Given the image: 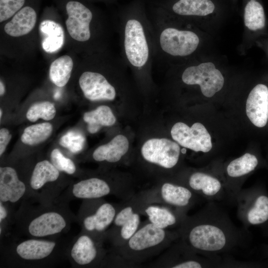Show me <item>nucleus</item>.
Segmentation results:
<instances>
[{
	"instance_id": "1",
	"label": "nucleus",
	"mask_w": 268,
	"mask_h": 268,
	"mask_svg": "<svg viewBox=\"0 0 268 268\" xmlns=\"http://www.w3.org/2000/svg\"><path fill=\"white\" fill-rule=\"evenodd\" d=\"M177 230L179 239L194 252L210 258L245 247L250 239L247 228H239L214 201L195 214L186 215Z\"/></svg>"
},
{
	"instance_id": "2",
	"label": "nucleus",
	"mask_w": 268,
	"mask_h": 268,
	"mask_svg": "<svg viewBox=\"0 0 268 268\" xmlns=\"http://www.w3.org/2000/svg\"><path fill=\"white\" fill-rule=\"evenodd\" d=\"M122 60L137 75H147L155 59L147 0H132L118 13Z\"/></svg>"
},
{
	"instance_id": "3",
	"label": "nucleus",
	"mask_w": 268,
	"mask_h": 268,
	"mask_svg": "<svg viewBox=\"0 0 268 268\" xmlns=\"http://www.w3.org/2000/svg\"><path fill=\"white\" fill-rule=\"evenodd\" d=\"M36 201L38 204H33L27 199L23 200L14 214L13 222L21 235L27 238H59L69 230L72 222L77 221L69 208L68 201L62 196L50 203Z\"/></svg>"
},
{
	"instance_id": "4",
	"label": "nucleus",
	"mask_w": 268,
	"mask_h": 268,
	"mask_svg": "<svg viewBox=\"0 0 268 268\" xmlns=\"http://www.w3.org/2000/svg\"><path fill=\"white\" fill-rule=\"evenodd\" d=\"M179 238L177 230L158 228L148 220L123 245L112 247L102 266H132L166 250Z\"/></svg>"
},
{
	"instance_id": "5",
	"label": "nucleus",
	"mask_w": 268,
	"mask_h": 268,
	"mask_svg": "<svg viewBox=\"0 0 268 268\" xmlns=\"http://www.w3.org/2000/svg\"><path fill=\"white\" fill-rule=\"evenodd\" d=\"M71 240L63 238H28L12 242L2 250V262L6 266L46 267L67 258Z\"/></svg>"
},
{
	"instance_id": "6",
	"label": "nucleus",
	"mask_w": 268,
	"mask_h": 268,
	"mask_svg": "<svg viewBox=\"0 0 268 268\" xmlns=\"http://www.w3.org/2000/svg\"><path fill=\"white\" fill-rule=\"evenodd\" d=\"M148 12L153 29L155 59L162 63L173 58L189 57L196 51L200 39L195 32L180 29L166 17Z\"/></svg>"
},
{
	"instance_id": "7",
	"label": "nucleus",
	"mask_w": 268,
	"mask_h": 268,
	"mask_svg": "<svg viewBox=\"0 0 268 268\" xmlns=\"http://www.w3.org/2000/svg\"><path fill=\"white\" fill-rule=\"evenodd\" d=\"M67 18V31L74 40L86 44L90 54L104 50V25L103 20L93 7L77 0L68 1L66 4Z\"/></svg>"
},
{
	"instance_id": "8",
	"label": "nucleus",
	"mask_w": 268,
	"mask_h": 268,
	"mask_svg": "<svg viewBox=\"0 0 268 268\" xmlns=\"http://www.w3.org/2000/svg\"><path fill=\"white\" fill-rule=\"evenodd\" d=\"M119 207L120 204L111 203L103 198L83 200L77 217L81 231L105 242L106 232Z\"/></svg>"
},
{
	"instance_id": "9",
	"label": "nucleus",
	"mask_w": 268,
	"mask_h": 268,
	"mask_svg": "<svg viewBox=\"0 0 268 268\" xmlns=\"http://www.w3.org/2000/svg\"><path fill=\"white\" fill-rule=\"evenodd\" d=\"M141 202L165 205L187 213L199 196L177 182L165 181L154 188L135 194Z\"/></svg>"
},
{
	"instance_id": "10",
	"label": "nucleus",
	"mask_w": 268,
	"mask_h": 268,
	"mask_svg": "<svg viewBox=\"0 0 268 268\" xmlns=\"http://www.w3.org/2000/svg\"><path fill=\"white\" fill-rule=\"evenodd\" d=\"M134 194L130 184L111 183L101 178L92 177L73 184L62 196L69 201L73 199H95L114 195L126 201Z\"/></svg>"
},
{
	"instance_id": "11",
	"label": "nucleus",
	"mask_w": 268,
	"mask_h": 268,
	"mask_svg": "<svg viewBox=\"0 0 268 268\" xmlns=\"http://www.w3.org/2000/svg\"><path fill=\"white\" fill-rule=\"evenodd\" d=\"M60 176V171L51 161L43 160L37 162L27 184V198L43 203L53 202L64 190L54 184L58 182Z\"/></svg>"
},
{
	"instance_id": "12",
	"label": "nucleus",
	"mask_w": 268,
	"mask_h": 268,
	"mask_svg": "<svg viewBox=\"0 0 268 268\" xmlns=\"http://www.w3.org/2000/svg\"><path fill=\"white\" fill-rule=\"evenodd\" d=\"M235 204L237 217L246 228L268 221V195L265 190L258 187L241 189Z\"/></svg>"
},
{
	"instance_id": "13",
	"label": "nucleus",
	"mask_w": 268,
	"mask_h": 268,
	"mask_svg": "<svg viewBox=\"0 0 268 268\" xmlns=\"http://www.w3.org/2000/svg\"><path fill=\"white\" fill-rule=\"evenodd\" d=\"M152 265L154 267L172 268H215L222 266L220 258L198 254L179 238Z\"/></svg>"
},
{
	"instance_id": "14",
	"label": "nucleus",
	"mask_w": 268,
	"mask_h": 268,
	"mask_svg": "<svg viewBox=\"0 0 268 268\" xmlns=\"http://www.w3.org/2000/svg\"><path fill=\"white\" fill-rule=\"evenodd\" d=\"M104 242L81 231L71 240L67 250V258L74 267L102 266L107 255L103 248Z\"/></svg>"
},
{
	"instance_id": "15",
	"label": "nucleus",
	"mask_w": 268,
	"mask_h": 268,
	"mask_svg": "<svg viewBox=\"0 0 268 268\" xmlns=\"http://www.w3.org/2000/svg\"><path fill=\"white\" fill-rule=\"evenodd\" d=\"M133 196L120 204L112 226L106 232V240L111 243L112 247H118L125 244L141 223V214Z\"/></svg>"
},
{
	"instance_id": "16",
	"label": "nucleus",
	"mask_w": 268,
	"mask_h": 268,
	"mask_svg": "<svg viewBox=\"0 0 268 268\" xmlns=\"http://www.w3.org/2000/svg\"><path fill=\"white\" fill-rule=\"evenodd\" d=\"M148 10L169 17H202L213 13V0H152L147 1Z\"/></svg>"
},
{
	"instance_id": "17",
	"label": "nucleus",
	"mask_w": 268,
	"mask_h": 268,
	"mask_svg": "<svg viewBox=\"0 0 268 268\" xmlns=\"http://www.w3.org/2000/svg\"><path fill=\"white\" fill-rule=\"evenodd\" d=\"M181 79L187 85H199L202 94L207 97L213 96L224 85V77L211 62L190 66L183 71Z\"/></svg>"
},
{
	"instance_id": "18",
	"label": "nucleus",
	"mask_w": 268,
	"mask_h": 268,
	"mask_svg": "<svg viewBox=\"0 0 268 268\" xmlns=\"http://www.w3.org/2000/svg\"><path fill=\"white\" fill-rule=\"evenodd\" d=\"M141 153L148 163L171 169L179 162L180 147L177 143L167 138H151L143 144Z\"/></svg>"
},
{
	"instance_id": "19",
	"label": "nucleus",
	"mask_w": 268,
	"mask_h": 268,
	"mask_svg": "<svg viewBox=\"0 0 268 268\" xmlns=\"http://www.w3.org/2000/svg\"><path fill=\"white\" fill-rule=\"evenodd\" d=\"M178 182L208 201L228 200L224 182L210 174L195 171L187 178Z\"/></svg>"
},
{
	"instance_id": "20",
	"label": "nucleus",
	"mask_w": 268,
	"mask_h": 268,
	"mask_svg": "<svg viewBox=\"0 0 268 268\" xmlns=\"http://www.w3.org/2000/svg\"><path fill=\"white\" fill-rule=\"evenodd\" d=\"M171 134L180 145L196 152H208L212 148L211 136L201 123H196L189 127L184 123H177L172 128Z\"/></svg>"
},
{
	"instance_id": "21",
	"label": "nucleus",
	"mask_w": 268,
	"mask_h": 268,
	"mask_svg": "<svg viewBox=\"0 0 268 268\" xmlns=\"http://www.w3.org/2000/svg\"><path fill=\"white\" fill-rule=\"evenodd\" d=\"M84 71L78 82L84 97L91 101L114 100L117 89L101 72L93 70Z\"/></svg>"
},
{
	"instance_id": "22",
	"label": "nucleus",
	"mask_w": 268,
	"mask_h": 268,
	"mask_svg": "<svg viewBox=\"0 0 268 268\" xmlns=\"http://www.w3.org/2000/svg\"><path fill=\"white\" fill-rule=\"evenodd\" d=\"M258 164V159L255 155L246 153L227 165L225 171L228 179L225 182V185L230 202L235 203V198L242 189L243 178L253 171Z\"/></svg>"
},
{
	"instance_id": "23",
	"label": "nucleus",
	"mask_w": 268,
	"mask_h": 268,
	"mask_svg": "<svg viewBox=\"0 0 268 268\" xmlns=\"http://www.w3.org/2000/svg\"><path fill=\"white\" fill-rule=\"evenodd\" d=\"M134 198L141 215H145L150 223L161 229H177L187 215L165 205L142 202L136 198L135 194Z\"/></svg>"
},
{
	"instance_id": "24",
	"label": "nucleus",
	"mask_w": 268,
	"mask_h": 268,
	"mask_svg": "<svg viewBox=\"0 0 268 268\" xmlns=\"http://www.w3.org/2000/svg\"><path fill=\"white\" fill-rule=\"evenodd\" d=\"M27 185L10 166L0 167V201L10 207L27 197Z\"/></svg>"
},
{
	"instance_id": "25",
	"label": "nucleus",
	"mask_w": 268,
	"mask_h": 268,
	"mask_svg": "<svg viewBox=\"0 0 268 268\" xmlns=\"http://www.w3.org/2000/svg\"><path fill=\"white\" fill-rule=\"evenodd\" d=\"M246 114L256 127H264L268 120V87L259 84L254 87L248 97Z\"/></svg>"
},
{
	"instance_id": "26",
	"label": "nucleus",
	"mask_w": 268,
	"mask_h": 268,
	"mask_svg": "<svg viewBox=\"0 0 268 268\" xmlns=\"http://www.w3.org/2000/svg\"><path fill=\"white\" fill-rule=\"evenodd\" d=\"M37 18L35 9L29 5L24 6L5 24L4 32L13 37L25 35L33 30Z\"/></svg>"
},
{
	"instance_id": "27",
	"label": "nucleus",
	"mask_w": 268,
	"mask_h": 268,
	"mask_svg": "<svg viewBox=\"0 0 268 268\" xmlns=\"http://www.w3.org/2000/svg\"><path fill=\"white\" fill-rule=\"evenodd\" d=\"M129 148L127 138L121 134L117 135L108 143L97 147L92 154V158L97 162L117 163L127 153Z\"/></svg>"
},
{
	"instance_id": "28",
	"label": "nucleus",
	"mask_w": 268,
	"mask_h": 268,
	"mask_svg": "<svg viewBox=\"0 0 268 268\" xmlns=\"http://www.w3.org/2000/svg\"><path fill=\"white\" fill-rule=\"evenodd\" d=\"M40 30L44 36L42 47L46 52L53 53L62 47L65 35L60 24L52 20L46 19L41 23Z\"/></svg>"
},
{
	"instance_id": "29",
	"label": "nucleus",
	"mask_w": 268,
	"mask_h": 268,
	"mask_svg": "<svg viewBox=\"0 0 268 268\" xmlns=\"http://www.w3.org/2000/svg\"><path fill=\"white\" fill-rule=\"evenodd\" d=\"M83 120L88 124L87 130L91 134L97 133L102 127L113 126L116 121L110 108L105 105L100 106L94 110L86 112Z\"/></svg>"
},
{
	"instance_id": "30",
	"label": "nucleus",
	"mask_w": 268,
	"mask_h": 268,
	"mask_svg": "<svg viewBox=\"0 0 268 268\" xmlns=\"http://www.w3.org/2000/svg\"><path fill=\"white\" fill-rule=\"evenodd\" d=\"M73 67L72 58L68 55H63L55 59L49 68V77L56 86L62 87L68 82Z\"/></svg>"
},
{
	"instance_id": "31",
	"label": "nucleus",
	"mask_w": 268,
	"mask_h": 268,
	"mask_svg": "<svg viewBox=\"0 0 268 268\" xmlns=\"http://www.w3.org/2000/svg\"><path fill=\"white\" fill-rule=\"evenodd\" d=\"M245 26L252 31L263 29L266 26L264 8L259 0H247L244 6Z\"/></svg>"
},
{
	"instance_id": "32",
	"label": "nucleus",
	"mask_w": 268,
	"mask_h": 268,
	"mask_svg": "<svg viewBox=\"0 0 268 268\" xmlns=\"http://www.w3.org/2000/svg\"><path fill=\"white\" fill-rule=\"evenodd\" d=\"M52 131V125L49 123L31 125L25 129L21 135V140L26 144L36 145L49 138Z\"/></svg>"
},
{
	"instance_id": "33",
	"label": "nucleus",
	"mask_w": 268,
	"mask_h": 268,
	"mask_svg": "<svg viewBox=\"0 0 268 268\" xmlns=\"http://www.w3.org/2000/svg\"><path fill=\"white\" fill-rule=\"evenodd\" d=\"M56 113L54 105L49 101H44L33 104L27 112L26 118L32 122L40 118L49 121L55 117Z\"/></svg>"
},
{
	"instance_id": "34",
	"label": "nucleus",
	"mask_w": 268,
	"mask_h": 268,
	"mask_svg": "<svg viewBox=\"0 0 268 268\" xmlns=\"http://www.w3.org/2000/svg\"><path fill=\"white\" fill-rule=\"evenodd\" d=\"M85 141V138L82 134L76 131H70L61 138L59 143L71 152L76 154L82 150Z\"/></svg>"
},
{
	"instance_id": "35",
	"label": "nucleus",
	"mask_w": 268,
	"mask_h": 268,
	"mask_svg": "<svg viewBox=\"0 0 268 268\" xmlns=\"http://www.w3.org/2000/svg\"><path fill=\"white\" fill-rule=\"evenodd\" d=\"M50 161L60 172L68 175H73L76 167L73 161L67 158L58 149H54L50 154Z\"/></svg>"
},
{
	"instance_id": "36",
	"label": "nucleus",
	"mask_w": 268,
	"mask_h": 268,
	"mask_svg": "<svg viewBox=\"0 0 268 268\" xmlns=\"http://www.w3.org/2000/svg\"><path fill=\"white\" fill-rule=\"evenodd\" d=\"M26 0H0V22L13 17L24 6Z\"/></svg>"
},
{
	"instance_id": "37",
	"label": "nucleus",
	"mask_w": 268,
	"mask_h": 268,
	"mask_svg": "<svg viewBox=\"0 0 268 268\" xmlns=\"http://www.w3.org/2000/svg\"><path fill=\"white\" fill-rule=\"evenodd\" d=\"M11 138V135L9 131L5 128L0 130V156L4 152L7 144Z\"/></svg>"
},
{
	"instance_id": "38",
	"label": "nucleus",
	"mask_w": 268,
	"mask_h": 268,
	"mask_svg": "<svg viewBox=\"0 0 268 268\" xmlns=\"http://www.w3.org/2000/svg\"><path fill=\"white\" fill-rule=\"evenodd\" d=\"M5 92V87L3 81L0 79V95L3 96Z\"/></svg>"
},
{
	"instance_id": "39",
	"label": "nucleus",
	"mask_w": 268,
	"mask_h": 268,
	"mask_svg": "<svg viewBox=\"0 0 268 268\" xmlns=\"http://www.w3.org/2000/svg\"><path fill=\"white\" fill-rule=\"evenodd\" d=\"M94 0L102 1L109 2H113L117 1L118 0Z\"/></svg>"
},
{
	"instance_id": "40",
	"label": "nucleus",
	"mask_w": 268,
	"mask_h": 268,
	"mask_svg": "<svg viewBox=\"0 0 268 268\" xmlns=\"http://www.w3.org/2000/svg\"><path fill=\"white\" fill-rule=\"evenodd\" d=\"M181 152H182V153L185 154L186 153V150L185 149L183 148V149H182L181 150Z\"/></svg>"
},
{
	"instance_id": "41",
	"label": "nucleus",
	"mask_w": 268,
	"mask_h": 268,
	"mask_svg": "<svg viewBox=\"0 0 268 268\" xmlns=\"http://www.w3.org/2000/svg\"><path fill=\"white\" fill-rule=\"evenodd\" d=\"M266 251L267 254L268 255V245L266 246Z\"/></svg>"
},
{
	"instance_id": "42",
	"label": "nucleus",
	"mask_w": 268,
	"mask_h": 268,
	"mask_svg": "<svg viewBox=\"0 0 268 268\" xmlns=\"http://www.w3.org/2000/svg\"><path fill=\"white\" fill-rule=\"evenodd\" d=\"M2 114V111L1 109H0V119L1 118Z\"/></svg>"
}]
</instances>
